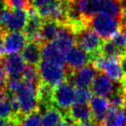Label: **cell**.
Returning <instances> with one entry per match:
<instances>
[{
  "instance_id": "6da1fadb",
  "label": "cell",
  "mask_w": 126,
  "mask_h": 126,
  "mask_svg": "<svg viewBox=\"0 0 126 126\" xmlns=\"http://www.w3.org/2000/svg\"><path fill=\"white\" fill-rule=\"evenodd\" d=\"M108 14L122 20L124 11L122 0H67V21L75 33L88 26L98 14Z\"/></svg>"
},
{
  "instance_id": "7a4b0ae2",
  "label": "cell",
  "mask_w": 126,
  "mask_h": 126,
  "mask_svg": "<svg viewBox=\"0 0 126 126\" xmlns=\"http://www.w3.org/2000/svg\"><path fill=\"white\" fill-rule=\"evenodd\" d=\"M37 67L41 82L49 85L53 88L62 84L68 78L69 74L64 64L42 59Z\"/></svg>"
},
{
  "instance_id": "3957f363",
  "label": "cell",
  "mask_w": 126,
  "mask_h": 126,
  "mask_svg": "<svg viewBox=\"0 0 126 126\" xmlns=\"http://www.w3.org/2000/svg\"><path fill=\"white\" fill-rule=\"evenodd\" d=\"M121 21L115 17L101 13L90 18L87 25L102 40L109 41L121 30Z\"/></svg>"
},
{
  "instance_id": "277c9868",
  "label": "cell",
  "mask_w": 126,
  "mask_h": 126,
  "mask_svg": "<svg viewBox=\"0 0 126 126\" xmlns=\"http://www.w3.org/2000/svg\"><path fill=\"white\" fill-rule=\"evenodd\" d=\"M37 90L38 88L36 86L21 80L17 89L12 93L19 103L21 115L25 116L38 110Z\"/></svg>"
},
{
  "instance_id": "5b68a950",
  "label": "cell",
  "mask_w": 126,
  "mask_h": 126,
  "mask_svg": "<svg viewBox=\"0 0 126 126\" xmlns=\"http://www.w3.org/2000/svg\"><path fill=\"white\" fill-rule=\"evenodd\" d=\"M76 43L78 47L90 55L91 60L96 56L101 55L100 48L103 40L88 26L76 32Z\"/></svg>"
},
{
  "instance_id": "8992f818",
  "label": "cell",
  "mask_w": 126,
  "mask_h": 126,
  "mask_svg": "<svg viewBox=\"0 0 126 126\" xmlns=\"http://www.w3.org/2000/svg\"><path fill=\"white\" fill-rule=\"evenodd\" d=\"M28 20V13L23 9L6 7L0 12V30L3 32H20Z\"/></svg>"
},
{
  "instance_id": "52a82bcc",
  "label": "cell",
  "mask_w": 126,
  "mask_h": 126,
  "mask_svg": "<svg viewBox=\"0 0 126 126\" xmlns=\"http://www.w3.org/2000/svg\"><path fill=\"white\" fill-rule=\"evenodd\" d=\"M76 102V89L68 80L53 88V103L63 113H66Z\"/></svg>"
},
{
  "instance_id": "ba28073f",
  "label": "cell",
  "mask_w": 126,
  "mask_h": 126,
  "mask_svg": "<svg viewBox=\"0 0 126 126\" xmlns=\"http://www.w3.org/2000/svg\"><path fill=\"white\" fill-rule=\"evenodd\" d=\"M91 63L94 64L98 72L105 74L115 83L122 82L124 77V75L121 68L120 59L118 58H110L98 55L93 58Z\"/></svg>"
},
{
  "instance_id": "9c48e42d",
  "label": "cell",
  "mask_w": 126,
  "mask_h": 126,
  "mask_svg": "<svg viewBox=\"0 0 126 126\" xmlns=\"http://www.w3.org/2000/svg\"><path fill=\"white\" fill-rule=\"evenodd\" d=\"M91 63L90 55L76 44L64 53V65L68 74L74 73ZM68 75V76H69Z\"/></svg>"
},
{
  "instance_id": "30bf717a",
  "label": "cell",
  "mask_w": 126,
  "mask_h": 126,
  "mask_svg": "<svg viewBox=\"0 0 126 126\" xmlns=\"http://www.w3.org/2000/svg\"><path fill=\"white\" fill-rule=\"evenodd\" d=\"M7 80H21L23 72L26 67V63L19 53L7 54L1 59Z\"/></svg>"
},
{
  "instance_id": "8fae6325",
  "label": "cell",
  "mask_w": 126,
  "mask_h": 126,
  "mask_svg": "<svg viewBox=\"0 0 126 126\" xmlns=\"http://www.w3.org/2000/svg\"><path fill=\"white\" fill-rule=\"evenodd\" d=\"M98 71L92 63H88L81 69L70 74L67 80L73 85L75 88H89L94 81L95 77Z\"/></svg>"
},
{
  "instance_id": "7c38bea8",
  "label": "cell",
  "mask_w": 126,
  "mask_h": 126,
  "mask_svg": "<svg viewBox=\"0 0 126 126\" xmlns=\"http://www.w3.org/2000/svg\"><path fill=\"white\" fill-rule=\"evenodd\" d=\"M28 20L26 23V26L24 28L25 36L27 37L28 41L30 42H34L42 45L41 40H40V31L42 24V18L39 16L38 12L36 11L35 8L31 7L28 10Z\"/></svg>"
},
{
  "instance_id": "4fadbf2b",
  "label": "cell",
  "mask_w": 126,
  "mask_h": 126,
  "mask_svg": "<svg viewBox=\"0 0 126 126\" xmlns=\"http://www.w3.org/2000/svg\"><path fill=\"white\" fill-rule=\"evenodd\" d=\"M53 43L64 55V53L71 47L76 45V33L70 26L67 24H61L57 36Z\"/></svg>"
},
{
  "instance_id": "5bb4252c",
  "label": "cell",
  "mask_w": 126,
  "mask_h": 126,
  "mask_svg": "<svg viewBox=\"0 0 126 126\" xmlns=\"http://www.w3.org/2000/svg\"><path fill=\"white\" fill-rule=\"evenodd\" d=\"M28 39L21 32H7L4 34L5 52L7 54L18 53L24 48Z\"/></svg>"
},
{
  "instance_id": "9a60e30c",
  "label": "cell",
  "mask_w": 126,
  "mask_h": 126,
  "mask_svg": "<svg viewBox=\"0 0 126 126\" xmlns=\"http://www.w3.org/2000/svg\"><path fill=\"white\" fill-rule=\"evenodd\" d=\"M90 88L92 93H94L96 96L104 98L110 97L117 89L114 82L101 72H98Z\"/></svg>"
},
{
  "instance_id": "2e32d148",
  "label": "cell",
  "mask_w": 126,
  "mask_h": 126,
  "mask_svg": "<svg viewBox=\"0 0 126 126\" xmlns=\"http://www.w3.org/2000/svg\"><path fill=\"white\" fill-rule=\"evenodd\" d=\"M92 114V121L100 125L101 122L105 118L106 114L110 109L109 99L104 97L95 96L90 98L88 102Z\"/></svg>"
},
{
  "instance_id": "e0dca14e",
  "label": "cell",
  "mask_w": 126,
  "mask_h": 126,
  "mask_svg": "<svg viewBox=\"0 0 126 126\" xmlns=\"http://www.w3.org/2000/svg\"><path fill=\"white\" fill-rule=\"evenodd\" d=\"M20 55L27 64L38 66L42 60V45L34 42H29L21 51Z\"/></svg>"
},
{
  "instance_id": "ac0fdd59",
  "label": "cell",
  "mask_w": 126,
  "mask_h": 126,
  "mask_svg": "<svg viewBox=\"0 0 126 126\" xmlns=\"http://www.w3.org/2000/svg\"><path fill=\"white\" fill-rule=\"evenodd\" d=\"M61 24L59 22L52 19H44L42 21L41 31H40V40L42 46L45 43L53 42L55 40Z\"/></svg>"
},
{
  "instance_id": "d6986e66",
  "label": "cell",
  "mask_w": 126,
  "mask_h": 126,
  "mask_svg": "<svg viewBox=\"0 0 126 126\" xmlns=\"http://www.w3.org/2000/svg\"><path fill=\"white\" fill-rule=\"evenodd\" d=\"M67 114L75 121L76 123H85L92 120V114L88 104L75 102L67 111Z\"/></svg>"
},
{
  "instance_id": "ffe728a7",
  "label": "cell",
  "mask_w": 126,
  "mask_h": 126,
  "mask_svg": "<svg viewBox=\"0 0 126 126\" xmlns=\"http://www.w3.org/2000/svg\"><path fill=\"white\" fill-rule=\"evenodd\" d=\"M100 126H126V115L123 110L110 107Z\"/></svg>"
},
{
  "instance_id": "44dd1931",
  "label": "cell",
  "mask_w": 126,
  "mask_h": 126,
  "mask_svg": "<svg viewBox=\"0 0 126 126\" xmlns=\"http://www.w3.org/2000/svg\"><path fill=\"white\" fill-rule=\"evenodd\" d=\"M42 58L64 64V55L57 49L53 42L45 43L42 46Z\"/></svg>"
},
{
  "instance_id": "7402d4cb",
  "label": "cell",
  "mask_w": 126,
  "mask_h": 126,
  "mask_svg": "<svg viewBox=\"0 0 126 126\" xmlns=\"http://www.w3.org/2000/svg\"><path fill=\"white\" fill-rule=\"evenodd\" d=\"M63 120V112L52 106L42 114V126H57Z\"/></svg>"
},
{
  "instance_id": "603a6c76",
  "label": "cell",
  "mask_w": 126,
  "mask_h": 126,
  "mask_svg": "<svg viewBox=\"0 0 126 126\" xmlns=\"http://www.w3.org/2000/svg\"><path fill=\"white\" fill-rule=\"evenodd\" d=\"M100 54L103 57L121 59L122 57L126 55V51L118 47L111 40H109L102 43V46L100 48Z\"/></svg>"
},
{
  "instance_id": "cb8c5ba5",
  "label": "cell",
  "mask_w": 126,
  "mask_h": 126,
  "mask_svg": "<svg viewBox=\"0 0 126 126\" xmlns=\"http://www.w3.org/2000/svg\"><path fill=\"white\" fill-rule=\"evenodd\" d=\"M22 80L39 88V86L41 84V78L39 76L38 67L31 65V64H26L23 76H22Z\"/></svg>"
},
{
  "instance_id": "d4e9b609",
  "label": "cell",
  "mask_w": 126,
  "mask_h": 126,
  "mask_svg": "<svg viewBox=\"0 0 126 126\" xmlns=\"http://www.w3.org/2000/svg\"><path fill=\"white\" fill-rule=\"evenodd\" d=\"M110 107L117 110H123L126 105V95L122 90V88H117L109 98Z\"/></svg>"
},
{
  "instance_id": "484cf974",
  "label": "cell",
  "mask_w": 126,
  "mask_h": 126,
  "mask_svg": "<svg viewBox=\"0 0 126 126\" xmlns=\"http://www.w3.org/2000/svg\"><path fill=\"white\" fill-rule=\"evenodd\" d=\"M18 126H42V114L38 110L22 117Z\"/></svg>"
},
{
  "instance_id": "4316f807",
  "label": "cell",
  "mask_w": 126,
  "mask_h": 126,
  "mask_svg": "<svg viewBox=\"0 0 126 126\" xmlns=\"http://www.w3.org/2000/svg\"><path fill=\"white\" fill-rule=\"evenodd\" d=\"M91 98H92L91 89L84 88H76V102L82 104H88Z\"/></svg>"
},
{
  "instance_id": "83f0119b",
  "label": "cell",
  "mask_w": 126,
  "mask_h": 126,
  "mask_svg": "<svg viewBox=\"0 0 126 126\" xmlns=\"http://www.w3.org/2000/svg\"><path fill=\"white\" fill-rule=\"evenodd\" d=\"M7 7L10 9H23L28 11L32 7L31 0H5Z\"/></svg>"
},
{
  "instance_id": "f1b7e54d",
  "label": "cell",
  "mask_w": 126,
  "mask_h": 126,
  "mask_svg": "<svg viewBox=\"0 0 126 126\" xmlns=\"http://www.w3.org/2000/svg\"><path fill=\"white\" fill-rule=\"evenodd\" d=\"M13 117V111L10 103V93L6 99L0 101V118L8 119Z\"/></svg>"
},
{
  "instance_id": "f546056e",
  "label": "cell",
  "mask_w": 126,
  "mask_h": 126,
  "mask_svg": "<svg viewBox=\"0 0 126 126\" xmlns=\"http://www.w3.org/2000/svg\"><path fill=\"white\" fill-rule=\"evenodd\" d=\"M110 40L118 47L126 51V31L121 29L119 32L114 34V36Z\"/></svg>"
},
{
  "instance_id": "4dcf8cb0",
  "label": "cell",
  "mask_w": 126,
  "mask_h": 126,
  "mask_svg": "<svg viewBox=\"0 0 126 126\" xmlns=\"http://www.w3.org/2000/svg\"><path fill=\"white\" fill-rule=\"evenodd\" d=\"M54 1H56V0H32V7L37 10L39 8L45 7V6L53 3Z\"/></svg>"
},
{
  "instance_id": "1f68e13d",
  "label": "cell",
  "mask_w": 126,
  "mask_h": 126,
  "mask_svg": "<svg viewBox=\"0 0 126 126\" xmlns=\"http://www.w3.org/2000/svg\"><path fill=\"white\" fill-rule=\"evenodd\" d=\"M7 81V74H6V72H5L3 64H2L1 61H0V89L6 88Z\"/></svg>"
},
{
  "instance_id": "d6a6232c",
  "label": "cell",
  "mask_w": 126,
  "mask_h": 126,
  "mask_svg": "<svg viewBox=\"0 0 126 126\" xmlns=\"http://www.w3.org/2000/svg\"><path fill=\"white\" fill-rule=\"evenodd\" d=\"M4 34L5 32L0 30V59L5 55V44H4Z\"/></svg>"
},
{
  "instance_id": "836d02e7",
  "label": "cell",
  "mask_w": 126,
  "mask_h": 126,
  "mask_svg": "<svg viewBox=\"0 0 126 126\" xmlns=\"http://www.w3.org/2000/svg\"><path fill=\"white\" fill-rule=\"evenodd\" d=\"M120 63H121V68H122L123 75L126 76V55L120 59Z\"/></svg>"
},
{
  "instance_id": "e575fe53",
  "label": "cell",
  "mask_w": 126,
  "mask_h": 126,
  "mask_svg": "<svg viewBox=\"0 0 126 126\" xmlns=\"http://www.w3.org/2000/svg\"><path fill=\"white\" fill-rule=\"evenodd\" d=\"M76 126H100V125L98 124V123H96L95 122H93L91 120V121H88V122H85V123H77Z\"/></svg>"
},
{
  "instance_id": "d590c367",
  "label": "cell",
  "mask_w": 126,
  "mask_h": 126,
  "mask_svg": "<svg viewBox=\"0 0 126 126\" xmlns=\"http://www.w3.org/2000/svg\"><path fill=\"white\" fill-rule=\"evenodd\" d=\"M9 96V92L7 90V88L0 89V101H2L4 99H6Z\"/></svg>"
},
{
  "instance_id": "8d00e7d4",
  "label": "cell",
  "mask_w": 126,
  "mask_h": 126,
  "mask_svg": "<svg viewBox=\"0 0 126 126\" xmlns=\"http://www.w3.org/2000/svg\"><path fill=\"white\" fill-rule=\"evenodd\" d=\"M121 88L124 94L126 95V76L123 77V79L122 80V86H121Z\"/></svg>"
},
{
  "instance_id": "74e56055",
  "label": "cell",
  "mask_w": 126,
  "mask_h": 126,
  "mask_svg": "<svg viewBox=\"0 0 126 126\" xmlns=\"http://www.w3.org/2000/svg\"><path fill=\"white\" fill-rule=\"evenodd\" d=\"M122 3H123V11H124V13L126 14V0H123V1H122Z\"/></svg>"
},
{
  "instance_id": "f35d334b",
  "label": "cell",
  "mask_w": 126,
  "mask_h": 126,
  "mask_svg": "<svg viewBox=\"0 0 126 126\" xmlns=\"http://www.w3.org/2000/svg\"><path fill=\"white\" fill-rule=\"evenodd\" d=\"M124 112H125V115H126V105H125V111Z\"/></svg>"
},
{
  "instance_id": "ab89813d",
  "label": "cell",
  "mask_w": 126,
  "mask_h": 126,
  "mask_svg": "<svg viewBox=\"0 0 126 126\" xmlns=\"http://www.w3.org/2000/svg\"><path fill=\"white\" fill-rule=\"evenodd\" d=\"M122 1H123V0H122Z\"/></svg>"
}]
</instances>
